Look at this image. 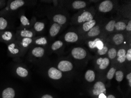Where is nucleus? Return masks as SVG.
I'll list each match as a JSON object with an SVG mask.
<instances>
[{
    "mask_svg": "<svg viewBox=\"0 0 131 98\" xmlns=\"http://www.w3.org/2000/svg\"><path fill=\"white\" fill-rule=\"evenodd\" d=\"M64 45V43L61 40H57L54 42L51 46V49L53 51H56L60 50Z\"/></svg>",
    "mask_w": 131,
    "mask_h": 98,
    "instance_id": "nucleus-23",
    "label": "nucleus"
},
{
    "mask_svg": "<svg viewBox=\"0 0 131 98\" xmlns=\"http://www.w3.org/2000/svg\"><path fill=\"white\" fill-rule=\"evenodd\" d=\"M48 43L47 39L45 37H35L34 38L32 46H40L44 48Z\"/></svg>",
    "mask_w": 131,
    "mask_h": 98,
    "instance_id": "nucleus-15",
    "label": "nucleus"
},
{
    "mask_svg": "<svg viewBox=\"0 0 131 98\" xmlns=\"http://www.w3.org/2000/svg\"><path fill=\"white\" fill-rule=\"evenodd\" d=\"M48 75L53 80L60 79L62 77V71L54 67H51L48 70Z\"/></svg>",
    "mask_w": 131,
    "mask_h": 98,
    "instance_id": "nucleus-12",
    "label": "nucleus"
},
{
    "mask_svg": "<svg viewBox=\"0 0 131 98\" xmlns=\"http://www.w3.org/2000/svg\"><path fill=\"white\" fill-rule=\"evenodd\" d=\"M52 20L53 23H57L62 26L66 23L67 21V18L64 15L57 14L52 17Z\"/></svg>",
    "mask_w": 131,
    "mask_h": 98,
    "instance_id": "nucleus-14",
    "label": "nucleus"
},
{
    "mask_svg": "<svg viewBox=\"0 0 131 98\" xmlns=\"http://www.w3.org/2000/svg\"><path fill=\"white\" fill-rule=\"evenodd\" d=\"M15 96V91L14 89L8 88L4 90L2 93L3 98H14Z\"/></svg>",
    "mask_w": 131,
    "mask_h": 98,
    "instance_id": "nucleus-22",
    "label": "nucleus"
},
{
    "mask_svg": "<svg viewBox=\"0 0 131 98\" xmlns=\"http://www.w3.org/2000/svg\"><path fill=\"white\" fill-rule=\"evenodd\" d=\"M95 74L94 71L92 70H88L86 72L85 78L86 80L89 82H92L95 79Z\"/></svg>",
    "mask_w": 131,
    "mask_h": 98,
    "instance_id": "nucleus-26",
    "label": "nucleus"
},
{
    "mask_svg": "<svg viewBox=\"0 0 131 98\" xmlns=\"http://www.w3.org/2000/svg\"><path fill=\"white\" fill-rule=\"evenodd\" d=\"M126 26V24L125 23L120 21L115 23V28L118 31L124 30L125 29Z\"/></svg>",
    "mask_w": 131,
    "mask_h": 98,
    "instance_id": "nucleus-30",
    "label": "nucleus"
},
{
    "mask_svg": "<svg viewBox=\"0 0 131 98\" xmlns=\"http://www.w3.org/2000/svg\"><path fill=\"white\" fill-rule=\"evenodd\" d=\"M45 24L41 21H36L35 22L32 28L36 34L41 33L45 28Z\"/></svg>",
    "mask_w": 131,
    "mask_h": 98,
    "instance_id": "nucleus-19",
    "label": "nucleus"
},
{
    "mask_svg": "<svg viewBox=\"0 0 131 98\" xmlns=\"http://www.w3.org/2000/svg\"><path fill=\"white\" fill-rule=\"evenodd\" d=\"M126 55V51L124 49H121L119 50L117 53L118 57H123L125 56Z\"/></svg>",
    "mask_w": 131,
    "mask_h": 98,
    "instance_id": "nucleus-36",
    "label": "nucleus"
},
{
    "mask_svg": "<svg viewBox=\"0 0 131 98\" xmlns=\"http://www.w3.org/2000/svg\"><path fill=\"white\" fill-rule=\"evenodd\" d=\"M97 63L99 65V68L101 70H104L107 68L110 64V60L107 58H100L97 60Z\"/></svg>",
    "mask_w": 131,
    "mask_h": 98,
    "instance_id": "nucleus-20",
    "label": "nucleus"
},
{
    "mask_svg": "<svg viewBox=\"0 0 131 98\" xmlns=\"http://www.w3.org/2000/svg\"><path fill=\"white\" fill-rule=\"evenodd\" d=\"M16 40L21 49L23 55H24L32 46L34 38H23L16 39Z\"/></svg>",
    "mask_w": 131,
    "mask_h": 98,
    "instance_id": "nucleus-4",
    "label": "nucleus"
},
{
    "mask_svg": "<svg viewBox=\"0 0 131 98\" xmlns=\"http://www.w3.org/2000/svg\"><path fill=\"white\" fill-rule=\"evenodd\" d=\"M71 53L73 58L76 59H82L85 58L87 55L86 51L80 47L74 48L71 51Z\"/></svg>",
    "mask_w": 131,
    "mask_h": 98,
    "instance_id": "nucleus-9",
    "label": "nucleus"
},
{
    "mask_svg": "<svg viewBox=\"0 0 131 98\" xmlns=\"http://www.w3.org/2000/svg\"><path fill=\"white\" fill-rule=\"evenodd\" d=\"M106 98H116L113 95H109L107 97H106Z\"/></svg>",
    "mask_w": 131,
    "mask_h": 98,
    "instance_id": "nucleus-45",
    "label": "nucleus"
},
{
    "mask_svg": "<svg viewBox=\"0 0 131 98\" xmlns=\"http://www.w3.org/2000/svg\"><path fill=\"white\" fill-rule=\"evenodd\" d=\"M36 3V2L35 1L26 0H14L10 1L7 4L6 7L0 12V14L10 15L14 12L19 11L23 7L34 6Z\"/></svg>",
    "mask_w": 131,
    "mask_h": 98,
    "instance_id": "nucleus-1",
    "label": "nucleus"
},
{
    "mask_svg": "<svg viewBox=\"0 0 131 98\" xmlns=\"http://www.w3.org/2000/svg\"><path fill=\"white\" fill-rule=\"evenodd\" d=\"M86 4L84 1H76L73 3L72 7L75 9H78L85 8Z\"/></svg>",
    "mask_w": 131,
    "mask_h": 98,
    "instance_id": "nucleus-27",
    "label": "nucleus"
},
{
    "mask_svg": "<svg viewBox=\"0 0 131 98\" xmlns=\"http://www.w3.org/2000/svg\"><path fill=\"white\" fill-rule=\"evenodd\" d=\"M116 70L114 68H112L108 72L107 75V78L109 80H111L113 78L115 72Z\"/></svg>",
    "mask_w": 131,
    "mask_h": 98,
    "instance_id": "nucleus-33",
    "label": "nucleus"
},
{
    "mask_svg": "<svg viewBox=\"0 0 131 98\" xmlns=\"http://www.w3.org/2000/svg\"><path fill=\"white\" fill-rule=\"evenodd\" d=\"M41 98H53L52 96L48 94L44 95Z\"/></svg>",
    "mask_w": 131,
    "mask_h": 98,
    "instance_id": "nucleus-43",
    "label": "nucleus"
},
{
    "mask_svg": "<svg viewBox=\"0 0 131 98\" xmlns=\"http://www.w3.org/2000/svg\"><path fill=\"white\" fill-rule=\"evenodd\" d=\"M126 59V56L123 57H118L117 59V61L120 63H121L124 62V61H125Z\"/></svg>",
    "mask_w": 131,
    "mask_h": 98,
    "instance_id": "nucleus-39",
    "label": "nucleus"
},
{
    "mask_svg": "<svg viewBox=\"0 0 131 98\" xmlns=\"http://www.w3.org/2000/svg\"><path fill=\"white\" fill-rule=\"evenodd\" d=\"M104 43L101 40H99L97 42L96 48L98 49V50H101L104 46Z\"/></svg>",
    "mask_w": 131,
    "mask_h": 98,
    "instance_id": "nucleus-37",
    "label": "nucleus"
},
{
    "mask_svg": "<svg viewBox=\"0 0 131 98\" xmlns=\"http://www.w3.org/2000/svg\"><path fill=\"white\" fill-rule=\"evenodd\" d=\"M16 73L19 77L23 78L27 77L29 75L28 70L23 66H18L16 68Z\"/></svg>",
    "mask_w": 131,
    "mask_h": 98,
    "instance_id": "nucleus-21",
    "label": "nucleus"
},
{
    "mask_svg": "<svg viewBox=\"0 0 131 98\" xmlns=\"http://www.w3.org/2000/svg\"><path fill=\"white\" fill-rule=\"evenodd\" d=\"M101 40L99 38H96L93 41H90L88 42V46L91 49L95 48L97 47V42L99 40Z\"/></svg>",
    "mask_w": 131,
    "mask_h": 98,
    "instance_id": "nucleus-34",
    "label": "nucleus"
},
{
    "mask_svg": "<svg viewBox=\"0 0 131 98\" xmlns=\"http://www.w3.org/2000/svg\"><path fill=\"white\" fill-rule=\"evenodd\" d=\"M117 51L114 48L110 49L108 51V56L110 59H114L117 56Z\"/></svg>",
    "mask_w": 131,
    "mask_h": 98,
    "instance_id": "nucleus-32",
    "label": "nucleus"
},
{
    "mask_svg": "<svg viewBox=\"0 0 131 98\" xmlns=\"http://www.w3.org/2000/svg\"><path fill=\"white\" fill-rule=\"evenodd\" d=\"M115 23L116 22L115 20H110L106 25V29L108 31H114L115 27Z\"/></svg>",
    "mask_w": 131,
    "mask_h": 98,
    "instance_id": "nucleus-29",
    "label": "nucleus"
},
{
    "mask_svg": "<svg viewBox=\"0 0 131 98\" xmlns=\"http://www.w3.org/2000/svg\"><path fill=\"white\" fill-rule=\"evenodd\" d=\"M64 39L68 42H75L78 40V36L75 32L70 31L65 35Z\"/></svg>",
    "mask_w": 131,
    "mask_h": 98,
    "instance_id": "nucleus-17",
    "label": "nucleus"
},
{
    "mask_svg": "<svg viewBox=\"0 0 131 98\" xmlns=\"http://www.w3.org/2000/svg\"><path fill=\"white\" fill-rule=\"evenodd\" d=\"M95 24L96 21L94 20H92L84 23L83 25V30L85 31H88L95 26Z\"/></svg>",
    "mask_w": 131,
    "mask_h": 98,
    "instance_id": "nucleus-25",
    "label": "nucleus"
},
{
    "mask_svg": "<svg viewBox=\"0 0 131 98\" xmlns=\"http://www.w3.org/2000/svg\"><path fill=\"white\" fill-rule=\"evenodd\" d=\"M115 76L116 80L118 82H120L123 79L124 73L121 71H118L115 72Z\"/></svg>",
    "mask_w": 131,
    "mask_h": 98,
    "instance_id": "nucleus-31",
    "label": "nucleus"
},
{
    "mask_svg": "<svg viewBox=\"0 0 131 98\" xmlns=\"http://www.w3.org/2000/svg\"><path fill=\"white\" fill-rule=\"evenodd\" d=\"M57 68L61 71L68 72L72 70L73 66L70 61L63 60L59 62L57 66Z\"/></svg>",
    "mask_w": 131,
    "mask_h": 98,
    "instance_id": "nucleus-11",
    "label": "nucleus"
},
{
    "mask_svg": "<svg viewBox=\"0 0 131 98\" xmlns=\"http://www.w3.org/2000/svg\"><path fill=\"white\" fill-rule=\"evenodd\" d=\"M61 26L57 23L52 24L49 30V34L51 37H54L56 36L60 32Z\"/></svg>",
    "mask_w": 131,
    "mask_h": 98,
    "instance_id": "nucleus-16",
    "label": "nucleus"
},
{
    "mask_svg": "<svg viewBox=\"0 0 131 98\" xmlns=\"http://www.w3.org/2000/svg\"><path fill=\"white\" fill-rule=\"evenodd\" d=\"M114 5L112 1L109 0H107L100 4L99 6V10L102 12H108L112 9Z\"/></svg>",
    "mask_w": 131,
    "mask_h": 98,
    "instance_id": "nucleus-13",
    "label": "nucleus"
},
{
    "mask_svg": "<svg viewBox=\"0 0 131 98\" xmlns=\"http://www.w3.org/2000/svg\"><path fill=\"white\" fill-rule=\"evenodd\" d=\"M6 4V1H0V8H3Z\"/></svg>",
    "mask_w": 131,
    "mask_h": 98,
    "instance_id": "nucleus-42",
    "label": "nucleus"
},
{
    "mask_svg": "<svg viewBox=\"0 0 131 98\" xmlns=\"http://www.w3.org/2000/svg\"><path fill=\"white\" fill-rule=\"evenodd\" d=\"M16 40L15 32L9 29L0 31V41L5 43L6 44H9Z\"/></svg>",
    "mask_w": 131,
    "mask_h": 98,
    "instance_id": "nucleus-3",
    "label": "nucleus"
},
{
    "mask_svg": "<svg viewBox=\"0 0 131 98\" xmlns=\"http://www.w3.org/2000/svg\"><path fill=\"white\" fill-rule=\"evenodd\" d=\"M126 59L128 60V61H131V49H129L128 50L127 53L126 55Z\"/></svg>",
    "mask_w": 131,
    "mask_h": 98,
    "instance_id": "nucleus-38",
    "label": "nucleus"
},
{
    "mask_svg": "<svg viewBox=\"0 0 131 98\" xmlns=\"http://www.w3.org/2000/svg\"><path fill=\"white\" fill-rule=\"evenodd\" d=\"M7 45L8 51L10 55L15 56H23L22 50L16 40Z\"/></svg>",
    "mask_w": 131,
    "mask_h": 98,
    "instance_id": "nucleus-7",
    "label": "nucleus"
},
{
    "mask_svg": "<svg viewBox=\"0 0 131 98\" xmlns=\"http://www.w3.org/2000/svg\"><path fill=\"white\" fill-rule=\"evenodd\" d=\"M113 40L115 45H119L123 42V35L121 34H116L113 38Z\"/></svg>",
    "mask_w": 131,
    "mask_h": 98,
    "instance_id": "nucleus-28",
    "label": "nucleus"
},
{
    "mask_svg": "<svg viewBox=\"0 0 131 98\" xmlns=\"http://www.w3.org/2000/svg\"><path fill=\"white\" fill-rule=\"evenodd\" d=\"M100 33H101V31H100L99 26H94L90 30H89L88 35L89 37H93L97 36L100 34Z\"/></svg>",
    "mask_w": 131,
    "mask_h": 98,
    "instance_id": "nucleus-24",
    "label": "nucleus"
},
{
    "mask_svg": "<svg viewBox=\"0 0 131 98\" xmlns=\"http://www.w3.org/2000/svg\"><path fill=\"white\" fill-rule=\"evenodd\" d=\"M19 12V17L20 21V24L17 29H29L32 28L35 22L37 20L36 18L33 17L30 20L26 16L25 11L24 9H20Z\"/></svg>",
    "mask_w": 131,
    "mask_h": 98,
    "instance_id": "nucleus-2",
    "label": "nucleus"
},
{
    "mask_svg": "<svg viewBox=\"0 0 131 98\" xmlns=\"http://www.w3.org/2000/svg\"><path fill=\"white\" fill-rule=\"evenodd\" d=\"M29 50V55L34 59L43 57L45 52V48L35 46H32Z\"/></svg>",
    "mask_w": 131,
    "mask_h": 98,
    "instance_id": "nucleus-6",
    "label": "nucleus"
},
{
    "mask_svg": "<svg viewBox=\"0 0 131 98\" xmlns=\"http://www.w3.org/2000/svg\"><path fill=\"white\" fill-rule=\"evenodd\" d=\"M93 20V17L91 13L88 12H84L79 16L77 21L79 23L88 22Z\"/></svg>",
    "mask_w": 131,
    "mask_h": 98,
    "instance_id": "nucleus-18",
    "label": "nucleus"
},
{
    "mask_svg": "<svg viewBox=\"0 0 131 98\" xmlns=\"http://www.w3.org/2000/svg\"><path fill=\"white\" fill-rule=\"evenodd\" d=\"M15 34L16 39L23 38H34L36 35V34L32 28L20 30L17 29Z\"/></svg>",
    "mask_w": 131,
    "mask_h": 98,
    "instance_id": "nucleus-5",
    "label": "nucleus"
},
{
    "mask_svg": "<svg viewBox=\"0 0 131 98\" xmlns=\"http://www.w3.org/2000/svg\"><path fill=\"white\" fill-rule=\"evenodd\" d=\"M126 30L128 31H131V21H130L128 23V25L126 26Z\"/></svg>",
    "mask_w": 131,
    "mask_h": 98,
    "instance_id": "nucleus-41",
    "label": "nucleus"
},
{
    "mask_svg": "<svg viewBox=\"0 0 131 98\" xmlns=\"http://www.w3.org/2000/svg\"><path fill=\"white\" fill-rule=\"evenodd\" d=\"M106 87L104 84L102 82L98 81L95 83L93 90V93L95 95H99L101 93L106 95Z\"/></svg>",
    "mask_w": 131,
    "mask_h": 98,
    "instance_id": "nucleus-10",
    "label": "nucleus"
},
{
    "mask_svg": "<svg viewBox=\"0 0 131 98\" xmlns=\"http://www.w3.org/2000/svg\"><path fill=\"white\" fill-rule=\"evenodd\" d=\"M108 51V48L106 46H104L101 50H98V53L99 55L102 56L105 55Z\"/></svg>",
    "mask_w": 131,
    "mask_h": 98,
    "instance_id": "nucleus-35",
    "label": "nucleus"
},
{
    "mask_svg": "<svg viewBox=\"0 0 131 98\" xmlns=\"http://www.w3.org/2000/svg\"><path fill=\"white\" fill-rule=\"evenodd\" d=\"M126 78L128 80L129 86L131 87V73H129L126 76Z\"/></svg>",
    "mask_w": 131,
    "mask_h": 98,
    "instance_id": "nucleus-40",
    "label": "nucleus"
},
{
    "mask_svg": "<svg viewBox=\"0 0 131 98\" xmlns=\"http://www.w3.org/2000/svg\"><path fill=\"white\" fill-rule=\"evenodd\" d=\"M9 15L0 14V31L8 30L10 28Z\"/></svg>",
    "mask_w": 131,
    "mask_h": 98,
    "instance_id": "nucleus-8",
    "label": "nucleus"
},
{
    "mask_svg": "<svg viewBox=\"0 0 131 98\" xmlns=\"http://www.w3.org/2000/svg\"><path fill=\"white\" fill-rule=\"evenodd\" d=\"M99 98H106V96L103 93H101L99 95Z\"/></svg>",
    "mask_w": 131,
    "mask_h": 98,
    "instance_id": "nucleus-44",
    "label": "nucleus"
}]
</instances>
